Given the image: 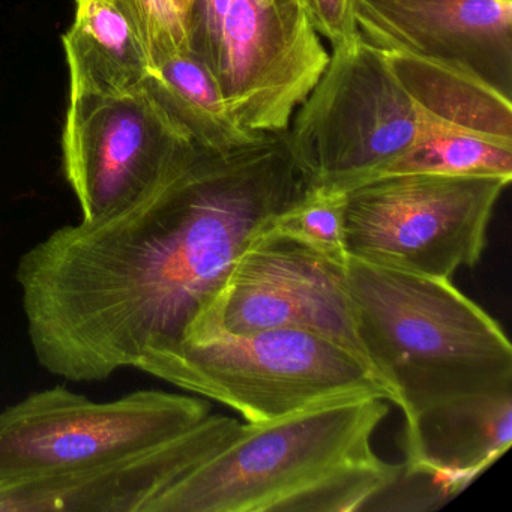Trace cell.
<instances>
[{
  "mask_svg": "<svg viewBox=\"0 0 512 512\" xmlns=\"http://www.w3.org/2000/svg\"><path fill=\"white\" fill-rule=\"evenodd\" d=\"M136 370L224 404L251 424L341 398L388 400L358 356L302 329L181 340L146 353Z\"/></svg>",
  "mask_w": 512,
  "mask_h": 512,
  "instance_id": "cell-4",
  "label": "cell"
},
{
  "mask_svg": "<svg viewBox=\"0 0 512 512\" xmlns=\"http://www.w3.org/2000/svg\"><path fill=\"white\" fill-rule=\"evenodd\" d=\"M302 7L320 38L334 47L346 46L359 37L355 0H302Z\"/></svg>",
  "mask_w": 512,
  "mask_h": 512,
  "instance_id": "cell-20",
  "label": "cell"
},
{
  "mask_svg": "<svg viewBox=\"0 0 512 512\" xmlns=\"http://www.w3.org/2000/svg\"><path fill=\"white\" fill-rule=\"evenodd\" d=\"M401 475L451 499L496 463L512 443V389L464 395L406 419Z\"/></svg>",
  "mask_w": 512,
  "mask_h": 512,
  "instance_id": "cell-13",
  "label": "cell"
},
{
  "mask_svg": "<svg viewBox=\"0 0 512 512\" xmlns=\"http://www.w3.org/2000/svg\"><path fill=\"white\" fill-rule=\"evenodd\" d=\"M238 419L208 415L148 448L71 472L0 484V512H148L167 488L241 430Z\"/></svg>",
  "mask_w": 512,
  "mask_h": 512,
  "instance_id": "cell-11",
  "label": "cell"
},
{
  "mask_svg": "<svg viewBox=\"0 0 512 512\" xmlns=\"http://www.w3.org/2000/svg\"><path fill=\"white\" fill-rule=\"evenodd\" d=\"M385 398H341L241 425L148 512H356L379 499L401 464L377 455Z\"/></svg>",
  "mask_w": 512,
  "mask_h": 512,
  "instance_id": "cell-2",
  "label": "cell"
},
{
  "mask_svg": "<svg viewBox=\"0 0 512 512\" xmlns=\"http://www.w3.org/2000/svg\"><path fill=\"white\" fill-rule=\"evenodd\" d=\"M383 55L424 124L512 146V98L460 68L407 53Z\"/></svg>",
  "mask_w": 512,
  "mask_h": 512,
  "instance_id": "cell-14",
  "label": "cell"
},
{
  "mask_svg": "<svg viewBox=\"0 0 512 512\" xmlns=\"http://www.w3.org/2000/svg\"><path fill=\"white\" fill-rule=\"evenodd\" d=\"M211 415L202 398L140 389L95 401L67 386L0 412V484L71 472L148 448Z\"/></svg>",
  "mask_w": 512,
  "mask_h": 512,
  "instance_id": "cell-8",
  "label": "cell"
},
{
  "mask_svg": "<svg viewBox=\"0 0 512 512\" xmlns=\"http://www.w3.org/2000/svg\"><path fill=\"white\" fill-rule=\"evenodd\" d=\"M176 2H178L179 8H181V10H182V7H184V5L187 4V0H176ZM181 13H182V11H181Z\"/></svg>",
  "mask_w": 512,
  "mask_h": 512,
  "instance_id": "cell-22",
  "label": "cell"
},
{
  "mask_svg": "<svg viewBox=\"0 0 512 512\" xmlns=\"http://www.w3.org/2000/svg\"><path fill=\"white\" fill-rule=\"evenodd\" d=\"M283 2H290V4H296L299 5V7H302V0H283Z\"/></svg>",
  "mask_w": 512,
  "mask_h": 512,
  "instance_id": "cell-21",
  "label": "cell"
},
{
  "mask_svg": "<svg viewBox=\"0 0 512 512\" xmlns=\"http://www.w3.org/2000/svg\"><path fill=\"white\" fill-rule=\"evenodd\" d=\"M406 173L496 176L511 181L512 146L422 122L421 136L415 145L380 176Z\"/></svg>",
  "mask_w": 512,
  "mask_h": 512,
  "instance_id": "cell-17",
  "label": "cell"
},
{
  "mask_svg": "<svg viewBox=\"0 0 512 512\" xmlns=\"http://www.w3.org/2000/svg\"><path fill=\"white\" fill-rule=\"evenodd\" d=\"M286 134L227 152L200 148L128 205L61 227L16 268L38 364L68 382H104L176 343L242 251L307 193Z\"/></svg>",
  "mask_w": 512,
  "mask_h": 512,
  "instance_id": "cell-1",
  "label": "cell"
},
{
  "mask_svg": "<svg viewBox=\"0 0 512 512\" xmlns=\"http://www.w3.org/2000/svg\"><path fill=\"white\" fill-rule=\"evenodd\" d=\"M188 52L220 86L239 127L284 133L329 62L304 8L283 0H187Z\"/></svg>",
  "mask_w": 512,
  "mask_h": 512,
  "instance_id": "cell-5",
  "label": "cell"
},
{
  "mask_svg": "<svg viewBox=\"0 0 512 512\" xmlns=\"http://www.w3.org/2000/svg\"><path fill=\"white\" fill-rule=\"evenodd\" d=\"M422 118L382 50L359 35L334 47L287 137L313 187L349 191L379 178L421 136Z\"/></svg>",
  "mask_w": 512,
  "mask_h": 512,
  "instance_id": "cell-6",
  "label": "cell"
},
{
  "mask_svg": "<svg viewBox=\"0 0 512 512\" xmlns=\"http://www.w3.org/2000/svg\"><path fill=\"white\" fill-rule=\"evenodd\" d=\"M344 209L346 191L311 187L301 199L271 220L259 236L287 239L344 266L347 260Z\"/></svg>",
  "mask_w": 512,
  "mask_h": 512,
  "instance_id": "cell-18",
  "label": "cell"
},
{
  "mask_svg": "<svg viewBox=\"0 0 512 512\" xmlns=\"http://www.w3.org/2000/svg\"><path fill=\"white\" fill-rule=\"evenodd\" d=\"M344 275L362 352L404 418L452 398L512 389L502 326L449 278L352 256Z\"/></svg>",
  "mask_w": 512,
  "mask_h": 512,
  "instance_id": "cell-3",
  "label": "cell"
},
{
  "mask_svg": "<svg viewBox=\"0 0 512 512\" xmlns=\"http://www.w3.org/2000/svg\"><path fill=\"white\" fill-rule=\"evenodd\" d=\"M266 329L313 332L370 368L356 332L344 266L287 239L257 235L178 341Z\"/></svg>",
  "mask_w": 512,
  "mask_h": 512,
  "instance_id": "cell-10",
  "label": "cell"
},
{
  "mask_svg": "<svg viewBox=\"0 0 512 512\" xmlns=\"http://www.w3.org/2000/svg\"><path fill=\"white\" fill-rule=\"evenodd\" d=\"M199 151L146 83L113 97H70L64 167L83 221L139 199Z\"/></svg>",
  "mask_w": 512,
  "mask_h": 512,
  "instance_id": "cell-9",
  "label": "cell"
},
{
  "mask_svg": "<svg viewBox=\"0 0 512 512\" xmlns=\"http://www.w3.org/2000/svg\"><path fill=\"white\" fill-rule=\"evenodd\" d=\"M355 23L383 52L460 68L512 98V0H355Z\"/></svg>",
  "mask_w": 512,
  "mask_h": 512,
  "instance_id": "cell-12",
  "label": "cell"
},
{
  "mask_svg": "<svg viewBox=\"0 0 512 512\" xmlns=\"http://www.w3.org/2000/svg\"><path fill=\"white\" fill-rule=\"evenodd\" d=\"M128 20L148 52L152 68L187 52L184 22L176 0H104Z\"/></svg>",
  "mask_w": 512,
  "mask_h": 512,
  "instance_id": "cell-19",
  "label": "cell"
},
{
  "mask_svg": "<svg viewBox=\"0 0 512 512\" xmlns=\"http://www.w3.org/2000/svg\"><path fill=\"white\" fill-rule=\"evenodd\" d=\"M146 86L200 148L227 152L263 136L239 127L220 86L188 50L152 68Z\"/></svg>",
  "mask_w": 512,
  "mask_h": 512,
  "instance_id": "cell-16",
  "label": "cell"
},
{
  "mask_svg": "<svg viewBox=\"0 0 512 512\" xmlns=\"http://www.w3.org/2000/svg\"><path fill=\"white\" fill-rule=\"evenodd\" d=\"M509 182L425 173L362 182L346 191L347 256L451 280L481 260L494 206Z\"/></svg>",
  "mask_w": 512,
  "mask_h": 512,
  "instance_id": "cell-7",
  "label": "cell"
},
{
  "mask_svg": "<svg viewBox=\"0 0 512 512\" xmlns=\"http://www.w3.org/2000/svg\"><path fill=\"white\" fill-rule=\"evenodd\" d=\"M70 97H113L148 82L152 64L128 20L104 0H77V14L64 35Z\"/></svg>",
  "mask_w": 512,
  "mask_h": 512,
  "instance_id": "cell-15",
  "label": "cell"
}]
</instances>
